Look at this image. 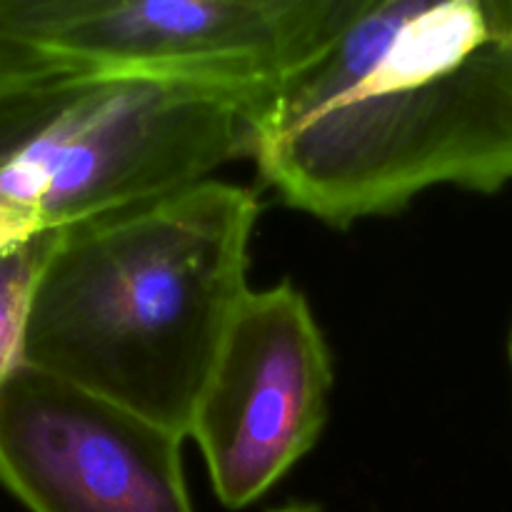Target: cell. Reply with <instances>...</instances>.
<instances>
[{"instance_id":"obj_1","label":"cell","mask_w":512,"mask_h":512,"mask_svg":"<svg viewBox=\"0 0 512 512\" xmlns=\"http://www.w3.org/2000/svg\"><path fill=\"white\" fill-rule=\"evenodd\" d=\"M285 205L333 228L435 185L512 183V0H338L313 53L250 115Z\"/></svg>"},{"instance_id":"obj_9","label":"cell","mask_w":512,"mask_h":512,"mask_svg":"<svg viewBox=\"0 0 512 512\" xmlns=\"http://www.w3.org/2000/svg\"><path fill=\"white\" fill-rule=\"evenodd\" d=\"M510 365H512V333H510Z\"/></svg>"},{"instance_id":"obj_5","label":"cell","mask_w":512,"mask_h":512,"mask_svg":"<svg viewBox=\"0 0 512 512\" xmlns=\"http://www.w3.org/2000/svg\"><path fill=\"white\" fill-rule=\"evenodd\" d=\"M330 390L333 360L305 295L293 283L250 288L188 433L225 508L258 503L318 443Z\"/></svg>"},{"instance_id":"obj_7","label":"cell","mask_w":512,"mask_h":512,"mask_svg":"<svg viewBox=\"0 0 512 512\" xmlns=\"http://www.w3.org/2000/svg\"><path fill=\"white\" fill-rule=\"evenodd\" d=\"M60 233H45L20 248L0 253V390L25 363L30 313L43 270Z\"/></svg>"},{"instance_id":"obj_8","label":"cell","mask_w":512,"mask_h":512,"mask_svg":"<svg viewBox=\"0 0 512 512\" xmlns=\"http://www.w3.org/2000/svg\"><path fill=\"white\" fill-rule=\"evenodd\" d=\"M270 512H323L318 505H308V503H293V505H285V508H275Z\"/></svg>"},{"instance_id":"obj_6","label":"cell","mask_w":512,"mask_h":512,"mask_svg":"<svg viewBox=\"0 0 512 512\" xmlns=\"http://www.w3.org/2000/svg\"><path fill=\"white\" fill-rule=\"evenodd\" d=\"M183 440L30 365L0 390V485L30 512H195Z\"/></svg>"},{"instance_id":"obj_2","label":"cell","mask_w":512,"mask_h":512,"mask_svg":"<svg viewBox=\"0 0 512 512\" xmlns=\"http://www.w3.org/2000/svg\"><path fill=\"white\" fill-rule=\"evenodd\" d=\"M260 205L200 180L60 233L35 290L25 363L188 438L248 285Z\"/></svg>"},{"instance_id":"obj_3","label":"cell","mask_w":512,"mask_h":512,"mask_svg":"<svg viewBox=\"0 0 512 512\" xmlns=\"http://www.w3.org/2000/svg\"><path fill=\"white\" fill-rule=\"evenodd\" d=\"M260 100L70 70L0 38V253L248 158Z\"/></svg>"},{"instance_id":"obj_4","label":"cell","mask_w":512,"mask_h":512,"mask_svg":"<svg viewBox=\"0 0 512 512\" xmlns=\"http://www.w3.org/2000/svg\"><path fill=\"white\" fill-rule=\"evenodd\" d=\"M338 0H0V38L70 70L265 98Z\"/></svg>"}]
</instances>
